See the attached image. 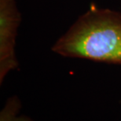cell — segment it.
<instances>
[{"instance_id": "6da1fadb", "label": "cell", "mask_w": 121, "mask_h": 121, "mask_svg": "<svg viewBox=\"0 0 121 121\" xmlns=\"http://www.w3.org/2000/svg\"><path fill=\"white\" fill-rule=\"evenodd\" d=\"M52 50L65 57L121 64V13L91 8L57 41Z\"/></svg>"}, {"instance_id": "7a4b0ae2", "label": "cell", "mask_w": 121, "mask_h": 121, "mask_svg": "<svg viewBox=\"0 0 121 121\" xmlns=\"http://www.w3.org/2000/svg\"><path fill=\"white\" fill-rule=\"evenodd\" d=\"M21 17L15 0H0V83L18 67L16 56L17 29Z\"/></svg>"}, {"instance_id": "3957f363", "label": "cell", "mask_w": 121, "mask_h": 121, "mask_svg": "<svg viewBox=\"0 0 121 121\" xmlns=\"http://www.w3.org/2000/svg\"><path fill=\"white\" fill-rule=\"evenodd\" d=\"M20 106L17 96L10 98L0 112V121H34L26 116L18 115Z\"/></svg>"}]
</instances>
